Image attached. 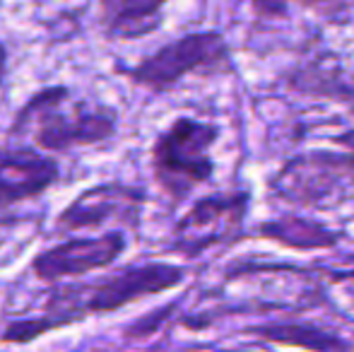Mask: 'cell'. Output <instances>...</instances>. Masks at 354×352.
I'll return each instance as SVG.
<instances>
[{
    "label": "cell",
    "instance_id": "6da1fadb",
    "mask_svg": "<svg viewBox=\"0 0 354 352\" xmlns=\"http://www.w3.org/2000/svg\"><path fill=\"white\" fill-rule=\"evenodd\" d=\"M183 280H186V270L171 263H157L154 261V263L126 266L97 282L53 290L48 295L41 316L10 321L0 340L5 345L34 343L37 338L46 335L48 331L66 328V326L77 324L87 316L121 311L123 306L140 302L145 297L174 290Z\"/></svg>",
    "mask_w": 354,
    "mask_h": 352
},
{
    "label": "cell",
    "instance_id": "7a4b0ae2",
    "mask_svg": "<svg viewBox=\"0 0 354 352\" xmlns=\"http://www.w3.org/2000/svg\"><path fill=\"white\" fill-rule=\"evenodd\" d=\"M116 126L118 116L111 106L73 99L68 87H46L19 109L10 136H32L39 150L71 152L106 142L116 136Z\"/></svg>",
    "mask_w": 354,
    "mask_h": 352
},
{
    "label": "cell",
    "instance_id": "3957f363",
    "mask_svg": "<svg viewBox=\"0 0 354 352\" xmlns=\"http://www.w3.org/2000/svg\"><path fill=\"white\" fill-rule=\"evenodd\" d=\"M219 131L198 118H176L152 145V174L174 203H181L214 174L210 155Z\"/></svg>",
    "mask_w": 354,
    "mask_h": 352
},
{
    "label": "cell",
    "instance_id": "277c9868",
    "mask_svg": "<svg viewBox=\"0 0 354 352\" xmlns=\"http://www.w3.org/2000/svg\"><path fill=\"white\" fill-rule=\"evenodd\" d=\"M354 188V147L299 152L272 178V193L297 207H326Z\"/></svg>",
    "mask_w": 354,
    "mask_h": 352
},
{
    "label": "cell",
    "instance_id": "5b68a950",
    "mask_svg": "<svg viewBox=\"0 0 354 352\" xmlns=\"http://www.w3.org/2000/svg\"><path fill=\"white\" fill-rule=\"evenodd\" d=\"M229 66V44L219 32H193L164 44L152 56L128 68L133 85L164 94L193 73H217Z\"/></svg>",
    "mask_w": 354,
    "mask_h": 352
},
{
    "label": "cell",
    "instance_id": "8992f818",
    "mask_svg": "<svg viewBox=\"0 0 354 352\" xmlns=\"http://www.w3.org/2000/svg\"><path fill=\"white\" fill-rule=\"evenodd\" d=\"M248 212L246 193L201 198L178 220L171 234V251L183 256H198L217 244L234 239L241 232Z\"/></svg>",
    "mask_w": 354,
    "mask_h": 352
},
{
    "label": "cell",
    "instance_id": "52a82bcc",
    "mask_svg": "<svg viewBox=\"0 0 354 352\" xmlns=\"http://www.w3.org/2000/svg\"><path fill=\"white\" fill-rule=\"evenodd\" d=\"M145 205V191L126 183H99L77 198L58 215L56 225L61 232L99 230L109 222L138 227Z\"/></svg>",
    "mask_w": 354,
    "mask_h": 352
},
{
    "label": "cell",
    "instance_id": "ba28073f",
    "mask_svg": "<svg viewBox=\"0 0 354 352\" xmlns=\"http://www.w3.org/2000/svg\"><path fill=\"white\" fill-rule=\"evenodd\" d=\"M128 241L123 232H106L99 237L71 239L34 256L32 272L44 282H58L66 277H80L92 270L113 266L126 251Z\"/></svg>",
    "mask_w": 354,
    "mask_h": 352
},
{
    "label": "cell",
    "instance_id": "9c48e42d",
    "mask_svg": "<svg viewBox=\"0 0 354 352\" xmlns=\"http://www.w3.org/2000/svg\"><path fill=\"white\" fill-rule=\"evenodd\" d=\"M58 181L53 157L17 147L0 152V205H12L41 196Z\"/></svg>",
    "mask_w": 354,
    "mask_h": 352
},
{
    "label": "cell",
    "instance_id": "30bf717a",
    "mask_svg": "<svg viewBox=\"0 0 354 352\" xmlns=\"http://www.w3.org/2000/svg\"><path fill=\"white\" fill-rule=\"evenodd\" d=\"M169 0H99V29L111 41L142 39L159 29Z\"/></svg>",
    "mask_w": 354,
    "mask_h": 352
},
{
    "label": "cell",
    "instance_id": "8fae6325",
    "mask_svg": "<svg viewBox=\"0 0 354 352\" xmlns=\"http://www.w3.org/2000/svg\"><path fill=\"white\" fill-rule=\"evenodd\" d=\"M253 335L261 340L289 348H301L308 352H352V345L340 335L311 324H266L251 328Z\"/></svg>",
    "mask_w": 354,
    "mask_h": 352
},
{
    "label": "cell",
    "instance_id": "7c38bea8",
    "mask_svg": "<svg viewBox=\"0 0 354 352\" xmlns=\"http://www.w3.org/2000/svg\"><path fill=\"white\" fill-rule=\"evenodd\" d=\"M261 232L270 239H277L294 249H328L337 241V234L330 232L328 227L316 225L311 220H301V217H287V220L266 222Z\"/></svg>",
    "mask_w": 354,
    "mask_h": 352
},
{
    "label": "cell",
    "instance_id": "4fadbf2b",
    "mask_svg": "<svg viewBox=\"0 0 354 352\" xmlns=\"http://www.w3.org/2000/svg\"><path fill=\"white\" fill-rule=\"evenodd\" d=\"M345 0H253V10L261 17H284L292 8L306 10H335Z\"/></svg>",
    "mask_w": 354,
    "mask_h": 352
},
{
    "label": "cell",
    "instance_id": "5bb4252c",
    "mask_svg": "<svg viewBox=\"0 0 354 352\" xmlns=\"http://www.w3.org/2000/svg\"><path fill=\"white\" fill-rule=\"evenodd\" d=\"M5 73H8V48L0 41V85H3V80H5Z\"/></svg>",
    "mask_w": 354,
    "mask_h": 352
}]
</instances>
